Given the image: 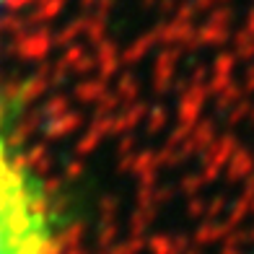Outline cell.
<instances>
[{
  "label": "cell",
  "instance_id": "1",
  "mask_svg": "<svg viewBox=\"0 0 254 254\" xmlns=\"http://www.w3.org/2000/svg\"><path fill=\"white\" fill-rule=\"evenodd\" d=\"M0 254H57V228L42 182L0 114Z\"/></svg>",
  "mask_w": 254,
  "mask_h": 254
},
{
  "label": "cell",
  "instance_id": "2",
  "mask_svg": "<svg viewBox=\"0 0 254 254\" xmlns=\"http://www.w3.org/2000/svg\"><path fill=\"white\" fill-rule=\"evenodd\" d=\"M0 3H3V0H0Z\"/></svg>",
  "mask_w": 254,
  "mask_h": 254
}]
</instances>
